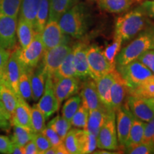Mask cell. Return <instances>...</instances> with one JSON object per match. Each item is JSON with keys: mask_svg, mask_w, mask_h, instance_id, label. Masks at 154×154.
Segmentation results:
<instances>
[{"mask_svg": "<svg viewBox=\"0 0 154 154\" xmlns=\"http://www.w3.org/2000/svg\"><path fill=\"white\" fill-rule=\"evenodd\" d=\"M97 147L107 151H116L118 149L116 126V113L109 111L104 124L96 136Z\"/></svg>", "mask_w": 154, "mask_h": 154, "instance_id": "7", "label": "cell"}, {"mask_svg": "<svg viewBox=\"0 0 154 154\" xmlns=\"http://www.w3.org/2000/svg\"><path fill=\"white\" fill-rule=\"evenodd\" d=\"M42 133L47 138L53 147H57L59 144L63 143V140L60 138V136L49 126H46Z\"/></svg>", "mask_w": 154, "mask_h": 154, "instance_id": "46", "label": "cell"}, {"mask_svg": "<svg viewBox=\"0 0 154 154\" xmlns=\"http://www.w3.org/2000/svg\"><path fill=\"white\" fill-rule=\"evenodd\" d=\"M80 96L82 104L87 108L88 111L99 109L103 106L98 95L95 81L87 80L82 84Z\"/></svg>", "mask_w": 154, "mask_h": 154, "instance_id": "19", "label": "cell"}, {"mask_svg": "<svg viewBox=\"0 0 154 154\" xmlns=\"http://www.w3.org/2000/svg\"><path fill=\"white\" fill-rule=\"evenodd\" d=\"M116 132L118 141L121 146H125L129 134L131 127L132 126L134 116L131 112L127 105H122L116 111Z\"/></svg>", "mask_w": 154, "mask_h": 154, "instance_id": "15", "label": "cell"}, {"mask_svg": "<svg viewBox=\"0 0 154 154\" xmlns=\"http://www.w3.org/2000/svg\"><path fill=\"white\" fill-rule=\"evenodd\" d=\"M122 42L123 41L121 40V38L114 36V39H113L112 44L107 46L106 49L103 50V54L108 61L113 65H116V57L118 55L119 51H121Z\"/></svg>", "mask_w": 154, "mask_h": 154, "instance_id": "41", "label": "cell"}, {"mask_svg": "<svg viewBox=\"0 0 154 154\" xmlns=\"http://www.w3.org/2000/svg\"><path fill=\"white\" fill-rule=\"evenodd\" d=\"M36 106L43 113L46 120L59 111L60 105L56 97L53 79L51 76H47L44 93Z\"/></svg>", "mask_w": 154, "mask_h": 154, "instance_id": "11", "label": "cell"}, {"mask_svg": "<svg viewBox=\"0 0 154 154\" xmlns=\"http://www.w3.org/2000/svg\"><path fill=\"white\" fill-rule=\"evenodd\" d=\"M63 143L69 154H80L79 139V129H70L63 140Z\"/></svg>", "mask_w": 154, "mask_h": 154, "instance_id": "36", "label": "cell"}, {"mask_svg": "<svg viewBox=\"0 0 154 154\" xmlns=\"http://www.w3.org/2000/svg\"><path fill=\"white\" fill-rule=\"evenodd\" d=\"M46 119L43 113L36 106H34L31 109V125L32 130L34 134L42 133L46 125Z\"/></svg>", "mask_w": 154, "mask_h": 154, "instance_id": "38", "label": "cell"}, {"mask_svg": "<svg viewBox=\"0 0 154 154\" xmlns=\"http://www.w3.org/2000/svg\"><path fill=\"white\" fill-rule=\"evenodd\" d=\"M89 114V111L84 105H81L76 112L73 116L71 124L73 126L78 128H85L87 124V121Z\"/></svg>", "mask_w": 154, "mask_h": 154, "instance_id": "40", "label": "cell"}, {"mask_svg": "<svg viewBox=\"0 0 154 154\" xmlns=\"http://www.w3.org/2000/svg\"><path fill=\"white\" fill-rule=\"evenodd\" d=\"M127 106L134 117L140 121L148 122L154 117V108L150 99L129 96Z\"/></svg>", "mask_w": 154, "mask_h": 154, "instance_id": "14", "label": "cell"}, {"mask_svg": "<svg viewBox=\"0 0 154 154\" xmlns=\"http://www.w3.org/2000/svg\"><path fill=\"white\" fill-rule=\"evenodd\" d=\"M49 11V0H41L34 24L36 33L41 34L47 23Z\"/></svg>", "mask_w": 154, "mask_h": 154, "instance_id": "31", "label": "cell"}, {"mask_svg": "<svg viewBox=\"0 0 154 154\" xmlns=\"http://www.w3.org/2000/svg\"><path fill=\"white\" fill-rule=\"evenodd\" d=\"M61 30L57 21H48L41 33L44 51L61 44H68L69 38Z\"/></svg>", "mask_w": 154, "mask_h": 154, "instance_id": "12", "label": "cell"}, {"mask_svg": "<svg viewBox=\"0 0 154 154\" xmlns=\"http://www.w3.org/2000/svg\"><path fill=\"white\" fill-rule=\"evenodd\" d=\"M24 154H38L36 145L34 140H31L24 146Z\"/></svg>", "mask_w": 154, "mask_h": 154, "instance_id": "50", "label": "cell"}, {"mask_svg": "<svg viewBox=\"0 0 154 154\" xmlns=\"http://www.w3.org/2000/svg\"><path fill=\"white\" fill-rule=\"evenodd\" d=\"M146 124V122L140 121L134 117L129 134H128V138H127L126 143H125V149H130L133 146L141 143L143 137Z\"/></svg>", "mask_w": 154, "mask_h": 154, "instance_id": "25", "label": "cell"}, {"mask_svg": "<svg viewBox=\"0 0 154 154\" xmlns=\"http://www.w3.org/2000/svg\"><path fill=\"white\" fill-rule=\"evenodd\" d=\"M23 71V67L19 61L16 49L11 53L7 64L4 70L2 77L4 84L7 86L14 91L17 96H19V81L21 74Z\"/></svg>", "mask_w": 154, "mask_h": 154, "instance_id": "10", "label": "cell"}, {"mask_svg": "<svg viewBox=\"0 0 154 154\" xmlns=\"http://www.w3.org/2000/svg\"><path fill=\"white\" fill-rule=\"evenodd\" d=\"M54 148L56 150V154H69L63 143H61L59 146H57V147Z\"/></svg>", "mask_w": 154, "mask_h": 154, "instance_id": "53", "label": "cell"}, {"mask_svg": "<svg viewBox=\"0 0 154 154\" xmlns=\"http://www.w3.org/2000/svg\"><path fill=\"white\" fill-rule=\"evenodd\" d=\"M109 112V111H108L103 106L99 109L89 111L87 124L84 130L94 136H97L100 129L104 124Z\"/></svg>", "mask_w": 154, "mask_h": 154, "instance_id": "22", "label": "cell"}, {"mask_svg": "<svg viewBox=\"0 0 154 154\" xmlns=\"http://www.w3.org/2000/svg\"><path fill=\"white\" fill-rule=\"evenodd\" d=\"M13 126H14V133L10 139L11 142L18 144L21 146H24L29 140L33 139L34 134L32 130L19 125H13Z\"/></svg>", "mask_w": 154, "mask_h": 154, "instance_id": "35", "label": "cell"}, {"mask_svg": "<svg viewBox=\"0 0 154 154\" xmlns=\"http://www.w3.org/2000/svg\"><path fill=\"white\" fill-rule=\"evenodd\" d=\"M141 143L154 146V117L151 120L146 122Z\"/></svg>", "mask_w": 154, "mask_h": 154, "instance_id": "45", "label": "cell"}, {"mask_svg": "<svg viewBox=\"0 0 154 154\" xmlns=\"http://www.w3.org/2000/svg\"><path fill=\"white\" fill-rule=\"evenodd\" d=\"M22 0H0V14L17 17Z\"/></svg>", "mask_w": 154, "mask_h": 154, "instance_id": "39", "label": "cell"}, {"mask_svg": "<svg viewBox=\"0 0 154 154\" xmlns=\"http://www.w3.org/2000/svg\"><path fill=\"white\" fill-rule=\"evenodd\" d=\"M47 78V74L44 72L42 63L38 64V66L32 71L30 76L33 101H37L41 98L45 88Z\"/></svg>", "mask_w": 154, "mask_h": 154, "instance_id": "21", "label": "cell"}, {"mask_svg": "<svg viewBox=\"0 0 154 154\" xmlns=\"http://www.w3.org/2000/svg\"><path fill=\"white\" fill-rule=\"evenodd\" d=\"M82 103V98L79 95H76L67 99L61 109V114L65 119L71 121L73 116L76 112Z\"/></svg>", "mask_w": 154, "mask_h": 154, "instance_id": "37", "label": "cell"}, {"mask_svg": "<svg viewBox=\"0 0 154 154\" xmlns=\"http://www.w3.org/2000/svg\"><path fill=\"white\" fill-rule=\"evenodd\" d=\"M24 154V146H21L18 144L11 142L10 148H9V154Z\"/></svg>", "mask_w": 154, "mask_h": 154, "instance_id": "51", "label": "cell"}, {"mask_svg": "<svg viewBox=\"0 0 154 154\" xmlns=\"http://www.w3.org/2000/svg\"><path fill=\"white\" fill-rule=\"evenodd\" d=\"M116 69L126 82L128 91L154 77L153 73L137 59L124 66H117Z\"/></svg>", "mask_w": 154, "mask_h": 154, "instance_id": "4", "label": "cell"}, {"mask_svg": "<svg viewBox=\"0 0 154 154\" xmlns=\"http://www.w3.org/2000/svg\"><path fill=\"white\" fill-rule=\"evenodd\" d=\"M154 49V29H150L138 34L133 41L121 49L116 57V65L124 66L136 60L142 54Z\"/></svg>", "mask_w": 154, "mask_h": 154, "instance_id": "2", "label": "cell"}, {"mask_svg": "<svg viewBox=\"0 0 154 154\" xmlns=\"http://www.w3.org/2000/svg\"><path fill=\"white\" fill-rule=\"evenodd\" d=\"M126 151L127 153L130 154H152L154 153V146L140 143L130 149H126Z\"/></svg>", "mask_w": 154, "mask_h": 154, "instance_id": "43", "label": "cell"}, {"mask_svg": "<svg viewBox=\"0 0 154 154\" xmlns=\"http://www.w3.org/2000/svg\"><path fill=\"white\" fill-rule=\"evenodd\" d=\"M17 17L0 14V47L12 52L17 48Z\"/></svg>", "mask_w": 154, "mask_h": 154, "instance_id": "8", "label": "cell"}, {"mask_svg": "<svg viewBox=\"0 0 154 154\" xmlns=\"http://www.w3.org/2000/svg\"><path fill=\"white\" fill-rule=\"evenodd\" d=\"M11 53V51L0 47V74H3L6 64H7V61L10 57Z\"/></svg>", "mask_w": 154, "mask_h": 154, "instance_id": "47", "label": "cell"}, {"mask_svg": "<svg viewBox=\"0 0 154 154\" xmlns=\"http://www.w3.org/2000/svg\"><path fill=\"white\" fill-rule=\"evenodd\" d=\"M86 55L90 78L94 81L112 72L116 69V65L108 61L103 50L97 45L93 44L88 47Z\"/></svg>", "mask_w": 154, "mask_h": 154, "instance_id": "5", "label": "cell"}, {"mask_svg": "<svg viewBox=\"0 0 154 154\" xmlns=\"http://www.w3.org/2000/svg\"><path fill=\"white\" fill-rule=\"evenodd\" d=\"M88 46L84 43H78L72 47L74 63L76 76L79 79H86L90 77L87 60Z\"/></svg>", "mask_w": 154, "mask_h": 154, "instance_id": "16", "label": "cell"}, {"mask_svg": "<svg viewBox=\"0 0 154 154\" xmlns=\"http://www.w3.org/2000/svg\"><path fill=\"white\" fill-rule=\"evenodd\" d=\"M9 121L7 120H2L0 119V128H3V129H9L10 127V124H9Z\"/></svg>", "mask_w": 154, "mask_h": 154, "instance_id": "54", "label": "cell"}, {"mask_svg": "<svg viewBox=\"0 0 154 154\" xmlns=\"http://www.w3.org/2000/svg\"><path fill=\"white\" fill-rule=\"evenodd\" d=\"M150 100H151L152 104H153V108H154V97H153V98H151V99H150Z\"/></svg>", "mask_w": 154, "mask_h": 154, "instance_id": "57", "label": "cell"}, {"mask_svg": "<svg viewBox=\"0 0 154 154\" xmlns=\"http://www.w3.org/2000/svg\"><path fill=\"white\" fill-rule=\"evenodd\" d=\"M60 77H77L74 67L72 50L65 57L59 69L51 78L57 79Z\"/></svg>", "mask_w": 154, "mask_h": 154, "instance_id": "29", "label": "cell"}, {"mask_svg": "<svg viewBox=\"0 0 154 154\" xmlns=\"http://www.w3.org/2000/svg\"><path fill=\"white\" fill-rule=\"evenodd\" d=\"M72 126L71 121L59 115L51 119L47 125V126L52 128L62 140L64 139L67 133L72 128Z\"/></svg>", "mask_w": 154, "mask_h": 154, "instance_id": "34", "label": "cell"}, {"mask_svg": "<svg viewBox=\"0 0 154 154\" xmlns=\"http://www.w3.org/2000/svg\"><path fill=\"white\" fill-rule=\"evenodd\" d=\"M78 0H50L49 20L58 22L66 11L76 5Z\"/></svg>", "mask_w": 154, "mask_h": 154, "instance_id": "24", "label": "cell"}, {"mask_svg": "<svg viewBox=\"0 0 154 154\" xmlns=\"http://www.w3.org/2000/svg\"><path fill=\"white\" fill-rule=\"evenodd\" d=\"M52 79L56 97L60 106L64 100L76 94L79 90L80 79L78 77H60Z\"/></svg>", "mask_w": 154, "mask_h": 154, "instance_id": "13", "label": "cell"}, {"mask_svg": "<svg viewBox=\"0 0 154 154\" xmlns=\"http://www.w3.org/2000/svg\"><path fill=\"white\" fill-rule=\"evenodd\" d=\"M19 97L8 86L5 84H0V101L10 114L11 118L17 105Z\"/></svg>", "mask_w": 154, "mask_h": 154, "instance_id": "26", "label": "cell"}, {"mask_svg": "<svg viewBox=\"0 0 154 154\" xmlns=\"http://www.w3.org/2000/svg\"><path fill=\"white\" fill-rule=\"evenodd\" d=\"M94 153H99V154H111V153H112V152H109V151H100L98 152H94Z\"/></svg>", "mask_w": 154, "mask_h": 154, "instance_id": "55", "label": "cell"}, {"mask_svg": "<svg viewBox=\"0 0 154 154\" xmlns=\"http://www.w3.org/2000/svg\"><path fill=\"white\" fill-rule=\"evenodd\" d=\"M11 140L6 136H0V153H9Z\"/></svg>", "mask_w": 154, "mask_h": 154, "instance_id": "49", "label": "cell"}, {"mask_svg": "<svg viewBox=\"0 0 154 154\" xmlns=\"http://www.w3.org/2000/svg\"><path fill=\"white\" fill-rule=\"evenodd\" d=\"M31 109L32 108L29 106L26 101L23 99L22 97H19L14 113L11 116L10 123L12 125H19L32 130Z\"/></svg>", "mask_w": 154, "mask_h": 154, "instance_id": "20", "label": "cell"}, {"mask_svg": "<svg viewBox=\"0 0 154 154\" xmlns=\"http://www.w3.org/2000/svg\"><path fill=\"white\" fill-rule=\"evenodd\" d=\"M146 12L141 7L119 17L115 23L114 36L126 42L137 36L146 25Z\"/></svg>", "mask_w": 154, "mask_h": 154, "instance_id": "1", "label": "cell"}, {"mask_svg": "<svg viewBox=\"0 0 154 154\" xmlns=\"http://www.w3.org/2000/svg\"><path fill=\"white\" fill-rule=\"evenodd\" d=\"M140 7L143 9L148 17L154 19V0H146Z\"/></svg>", "mask_w": 154, "mask_h": 154, "instance_id": "48", "label": "cell"}, {"mask_svg": "<svg viewBox=\"0 0 154 154\" xmlns=\"http://www.w3.org/2000/svg\"><path fill=\"white\" fill-rule=\"evenodd\" d=\"M33 70L26 71L23 69L19 81V96L26 101L32 100V86H31L30 76Z\"/></svg>", "mask_w": 154, "mask_h": 154, "instance_id": "33", "label": "cell"}, {"mask_svg": "<svg viewBox=\"0 0 154 154\" xmlns=\"http://www.w3.org/2000/svg\"><path fill=\"white\" fill-rule=\"evenodd\" d=\"M113 71L95 80L100 101L108 111H113L111 108V88L114 80Z\"/></svg>", "mask_w": 154, "mask_h": 154, "instance_id": "18", "label": "cell"}, {"mask_svg": "<svg viewBox=\"0 0 154 154\" xmlns=\"http://www.w3.org/2000/svg\"><path fill=\"white\" fill-rule=\"evenodd\" d=\"M130 96L143 99H151L154 97V77L128 91Z\"/></svg>", "mask_w": 154, "mask_h": 154, "instance_id": "32", "label": "cell"}, {"mask_svg": "<svg viewBox=\"0 0 154 154\" xmlns=\"http://www.w3.org/2000/svg\"><path fill=\"white\" fill-rule=\"evenodd\" d=\"M16 51L23 69L26 71L33 70L38 66L44 52L41 34L35 32L33 39L27 47L16 48Z\"/></svg>", "mask_w": 154, "mask_h": 154, "instance_id": "6", "label": "cell"}, {"mask_svg": "<svg viewBox=\"0 0 154 154\" xmlns=\"http://www.w3.org/2000/svg\"><path fill=\"white\" fill-rule=\"evenodd\" d=\"M134 0H99L100 7L109 13H122L128 10Z\"/></svg>", "mask_w": 154, "mask_h": 154, "instance_id": "28", "label": "cell"}, {"mask_svg": "<svg viewBox=\"0 0 154 154\" xmlns=\"http://www.w3.org/2000/svg\"><path fill=\"white\" fill-rule=\"evenodd\" d=\"M137 60L145 65L154 75V49L145 51L138 58Z\"/></svg>", "mask_w": 154, "mask_h": 154, "instance_id": "44", "label": "cell"}, {"mask_svg": "<svg viewBox=\"0 0 154 154\" xmlns=\"http://www.w3.org/2000/svg\"><path fill=\"white\" fill-rule=\"evenodd\" d=\"M0 119H2V120H7L9 121L11 120L10 114L7 112V111L6 110V109L1 101H0Z\"/></svg>", "mask_w": 154, "mask_h": 154, "instance_id": "52", "label": "cell"}, {"mask_svg": "<svg viewBox=\"0 0 154 154\" xmlns=\"http://www.w3.org/2000/svg\"><path fill=\"white\" fill-rule=\"evenodd\" d=\"M113 74L114 80L111 88V101L112 111L116 113V111L123 105L128 88L126 82L116 68L113 71Z\"/></svg>", "mask_w": 154, "mask_h": 154, "instance_id": "17", "label": "cell"}, {"mask_svg": "<svg viewBox=\"0 0 154 154\" xmlns=\"http://www.w3.org/2000/svg\"><path fill=\"white\" fill-rule=\"evenodd\" d=\"M33 140L35 142L36 147H37L38 154H44V152L47 149H49V148L52 146L49 140L42 133L34 134Z\"/></svg>", "mask_w": 154, "mask_h": 154, "instance_id": "42", "label": "cell"}, {"mask_svg": "<svg viewBox=\"0 0 154 154\" xmlns=\"http://www.w3.org/2000/svg\"><path fill=\"white\" fill-rule=\"evenodd\" d=\"M0 84H4L3 77H2V74H0Z\"/></svg>", "mask_w": 154, "mask_h": 154, "instance_id": "56", "label": "cell"}, {"mask_svg": "<svg viewBox=\"0 0 154 154\" xmlns=\"http://www.w3.org/2000/svg\"><path fill=\"white\" fill-rule=\"evenodd\" d=\"M41 0H22L19 9V17L24 19L34 27V22Z\"/></svg>", "mask_w": 154, "mask_h": 154, "instance_id": "27", "label": "cell"}, {"mask_svg": "<svg viewBox=\"0 0 154 154\" xmlns=\"http://www.w3.org/2000/svg\"><path fill=\"white\" fill-rule=\"evenodd\" d=\"M62 32L72 37H82L87 30V20L84 7L75 5L63 14L58 20Z\"/></svg>", "mask_w": 154, "mask_h": 154, "instance_id": "3", "label": "cell"}, {"mask_svg": "<svg viewBox=\"0 0 154 154\" xmlns=\"http://www.w3.org/2000/svg\"><path fill=\"white\" fill-rule=\"evenodd\" d=\"M80 154L91 153L94 152L96 147V136L86 131V130L79 129Z\"/></svg>", "mask_w": 154, "mask_h": 154, "instance_id": "30", "label": "cell"}, {"mask_svg": "<svg viewBox=\"0 0 154 154\" xmlns=\"http://www.w3.org/2000/svg\"><path fill=\"white\" fill-rule=\"evenodd\" d=\"M34 34L35 32L32 24L24 19L19 17L17 22V36L22 49H25L29 45L33 39Z\"/></svg>", "mask_w": 154, "mask_h": 154, "instance_id": "23", "label": "cell"}, {"mask_svg": "<svg viewBox=\"0 0 154 154\" xmlns=\"http://www.w3.org/2000/svg\"><path fill=\"white\" fill-rule=\"evenodd\" d=\"M72 50V47L68 44H61L44 51L42 63L47 76H54L61 62Z\"/></svg>", "mask_w": 154, "mask_h": 154, "instance_id": "9", "label": "cell"}]
</instances>
